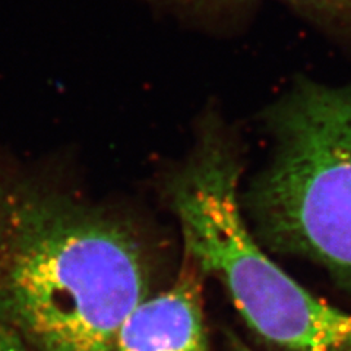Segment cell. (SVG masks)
Instances as JSON below:
<instances>
[{
	"label": "cell",
	"instance_id": "cell-4",
	"mask_svg": "<svg viewBox=\"0 0 351 351\" xmlns=\"http://www.w3.org/2000/svg\"><path fill=\"white\" fill-rule=\"evenodd\" d=\"M201 274L186 256L178 281L147 298L120 328L116 351H210L202 312Z\"/></svg>",
	"mask_w": 351,
	"mask_h": 351
},
{
	"label": "cell",
	"instance_id": "cell-7",
	"mask_svg": "<svg viewBox=\"0 0 351 351\" xmlns=\"http://www.w3.org/2000/svg\"><path fill=\"white\" fill-rule=\"evenodd\" d=\"M233 344H234V351H250L249 348H246L245 346H241V344H237L236 341H233Z\"/></svg>",
	"mask_w": 351,
	"mask_h": 351
},
{
	"label": "cell",
	"instance_id": "cell-3",
	"mask_svg": "<svg viewBox=\"0 0 351 351\" xmlns=\"http://www.w3.org/2000/svg\"><path fill=\"white\" fill-rule=\"evenodd\" d=\"M268 122L274 154L247 195L258 233L351 290V82H298Z\"/></svg>",
	"mask_w": 351,
	"mask_h": 351
},
{
	"label": "cell",
	"instance_id": "cell-5",
	"mask_svg": "<svg viewBox=\"0 0 351 351\" xmlns=\"http://www.w3.org/2000/svg\"><path fill=\"white\" fill-rule=\"evenodd\" d=\"M351 41V0H284Z\"/></svg>",
	"mask_w": 351,
	"mask_h": 351
},
{
	"label": "cell",
	"instance_id": "cell-2",
	"mask_svg": "<svg viewBox=\"0 0 351 351\" xmlns=\"http://www.w3.org/2000/svg\"><path fill=\"white\" fill-rule=\"evenodd\" d=\"M240 167L210 132L169 186L188 258L223 281L262 339L287 351H351V313L307 291L258 245L241 215Z\"/></svg>",
	"mask_w": 351,
	"mask_h": 351
},
{
	"label": "cell",
	"instance_id": "cell-6",
	"mask_svg": "<svg viewBox=\"0 0 351 351\" xmlns=\"http://www.w3.org/2000/svg\"><path fill=\"white\" fill-rule=\"evenodd\" d=\"M0 351H32L12 328L0 321Z\"/></svg>",
	"mask_w": 351,
	"mask_h": 351
},
{
	"label": "cell",
	"instance_id": "cell-1",
	"mask_svg": "<svg viewBox=\"0 0 351 351\" xmlns=\"http://www.w3.org/2000/svg\"><path fill=\"white\" fill-rule=\"evenodd\" d=\"M148 289L145 252L126 223L0 170V321L32 351H116Z\"/></svg>",
	"mask_w": 351,
	"mask_h": 351
}]
</instances>
